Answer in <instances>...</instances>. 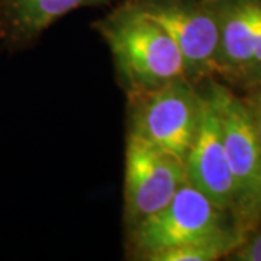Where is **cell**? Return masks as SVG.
I'll use <instances>...</instances> for the list:
<instances>
[{"mask_svg": "<svg viewBox=\"0 0 261 261\" xmlns=\"http://www.w3.org/2000/svg\"><path fill=\"white\" fill-rule=\"evenodd\" d=\"M99 28L132 96L187 79L177 45L137 2L115 10Z\"/></svg>", "mask_w": 261, "mask_h": 261, "instance_id": "1", "label": "cell"}, {"mask_svg": "<svg viewBox=\"0 0 261 261\" xmlns=\"http://www.w3.org/2000/svg\"><path fill=\"white\" fill-rule=\"evenodd\" d=\"M209 241L232 244L235 248L240 244L226 228L225 209L190 183H185L161 211L132 226L134 248L145 260L174 247Z\"/></svg>", "mask_w": 261, "mask_h": 261, "instance_id": "2", "label": "cell"}, {"mask_svg": "<svg viewBox=\"0 0 261 261\" xmlns=\"http://www.w3.org/2000/svg\"><path fill=\"white\" fill-rule=\"evenodd\" d=\"M203 97L187 79L134 94L130 129L185 161L202 116Z\"/></svg>", "mask_w": 261, "mask_h": 261, "instance_id": "3", "label": "cell"}, {"mask_svg": "<svg viewBox=\"0 0 261 261\" xmlns=\"http://www.w3.org/2000/svg\"><path fill=\"white\" fill-rule=\"evenodd\" d=\"M185 183V161L129 130L125 151V218L130 226L167 206Z\"/></svg>", "mask_w": 261, "mask_h": 261, "instance_id": "4", "label": "cell"}, {"mask_svg": "<svg viewBox=\"0 0 261 261\" xmlns=\"http://www.w3.org/2000/svg\"><path fill=\"white\" fill-rule=\"evenodd\" d=\"M177 45L185 61L187 79L200 77L218 68L219 15L211 3L200 0H137Z\"/></svg>", "mask_w": 261, "mask_h": 261, "instance_id": "5", "label": "cell"}, {"mask_svg": "<svg viewBox=\"0 0 261 261\" xmlns=\"http://www.w3.org/2000/svg\"><path fill=\"white\" fill-rule=\"evenodd\" d=\"M218 111L222 138L232 170L237 203L257 207L261 180V142L252 111L221 86H214L207 94Z\"/></svg>", "mask_w": 261, "mask_h": 261, "instance_id": "6", "label": "cell"}, {"mask_svg": "<svg viewBox=\"0 0 261 261\" xmlns=\"http://www.w3.org/2000/svg\"><path fill=\"white\" fill-rule=\"evenodd\" d=\"M185 167L187 183L207 196L215 205L226 211L237 203L235 181L224 145L221 119L209 96L203 97L199 128L185 160Z\"/></svg>", "mask_w": 261, "mask_h": 261, "instance_id": "7", "label": "cell"}, {"mask_svg": "<svg viewBox=\"0 0 261 261\" xmlns=\"http://www.w3.org/2000/svg\"><path fill=\"white\" fill-rule=\"evenodd\" d=\"M102 0H0V48L31 47L57 20Z\"/></svg>", "mask_w": 261, "mask_h": 261, "instance_id": "8", "label": "cell"}, {"mask_svg": "<svg viewBox=\"0 0 261 261\" xmlns=\"http://www.w3.org/2000/svg\"><path fill=\"white\" fill-rule=\"evenodd\" d=\"M216 9L221 31V65L233 68L251 65L255 41L261 31V3L237 0Z\"/></svg>", "mask_w": 261, "mask_h": 261, "instance_id": "9", "label": "cell"}, {"mask_svg": "<svg viewBox=\"0 0 261 261\" xmlns=\"http://www.w3.org/2000/svg\"><path fill=\"white\" fill-rule=\"evenodd\" d=\"M233 248L232 244L218 241L187 244L159 252L148 261H214L232 251Z\"/></svg>", "mask_w": 261, "mask_h": 261, "instance_id": "10", "label": "cell"}, {"mask_svg": "<svg viewBox=\"0 0 261 261\" xmlns=\"http://www.w3.org/2000/svg\"><path fill=\"white\" fill-rule=\"evenodd\" d=\"M233 260L261 261V231L252 235L245 243L238 244V250L233 251Z\"/></svg>", "mask_w": 261, "mask_h": 261, "instance_id": "11", "label": "cell"}, {"mask_svg": "<svg viewBox=\"0 0 261 261\" xmlns=\"http://www.w3.org/2000/svg\"><path fill=\"white\" fill-rule=\"evenodd\" d=\"M252 111V116H254V122H255V128L258 132V138L261 142V94L257 97V102L254 105V109Z\"/></svg>", "mask_w": 261, "mask_h": 261, "instance_id": "12", "label": "cell"}, {"mask_svg": "<svg viewBox=\"0 0 261 261\" xmlns=\"http://www.w3.org/2000/svg\"><path fill=\"white\" fill-rule=\"evenodd\" d=\"M251 65H258L261 67V31L255 41V48H254V54H252Z\"/></svg>", "mask_w": 261, "mask_h": 261, "instance_id": "13", "label": "cell"}, {"mask_svg": "<svg viewBox=\"0 0 261 261\" xmlns=\"http://www.w3.org/2000/svg\"><path fill=\"white\" fill-rule=\"evenodd\" d=\"M257 206H261V180H260V187H258V197H257Z\"/></svg>", "mask_w": 261, "mask_h": 261, "instance_id": "14", "label": "cell"}]
</instances>
